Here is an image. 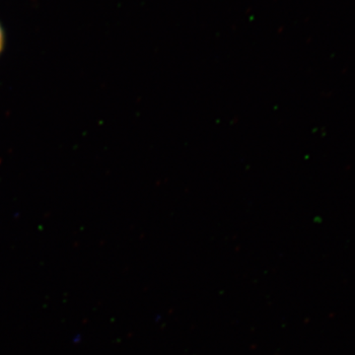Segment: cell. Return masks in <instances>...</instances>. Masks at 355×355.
<instances>
[{"label":"cell","instance_id":"obj_1","mask_svg":"<svg viewBox=\"0 0 355 355\" xmlns=\"http://www.w3.org/2000/svg\"><path fill=\"white\" fill-rule=\"evenodd\" d=\"M2 48V32L1 29H0V51H1Z\"/></svg>","mask_w":355,"mask_h":355}]
</instances>
